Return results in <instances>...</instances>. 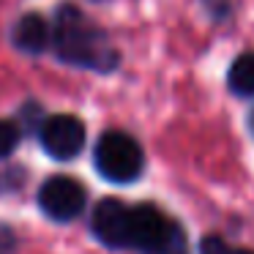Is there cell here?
I'll list each match as a JSON object with an SVG mask.
<instances>
[{"label":"cell","instance_id":"obj_1","mask_svg":"<svg viewBox=\"0 0 254 254\" xmlns=\"http://www.w3.org/2000/svg\"><path fill=\"white\" fill-rule=\"evenodd\" d=\"M55 50L71 66L112 71L118 66V52L107 44V36L74 6H63L58 11Z\"/></svg>","mask_w":254,"mask_h":254},{"label":"cell","instance_id":"obj_2","mask_svg":"<svg viewBox=\"0 0 254 254\" xmlns=\"http://www.w3.org/2000/svg\"><path fill=\"white\" fill-rule=\"evenodd\" d=\"M131 249L142 254H189L183 227L148 202L131 208Z\"/></svg>","mask_w":254,"mask_h":254},{"label":"cell","instance_id":"obj_3","mask_svg":"<svg viewBox=\"0 0 254 254\" xmlns=\"http://www.w3.org/2000/svg\"><path fill=\"white\" fill-rule=\"evenodd\" d=\"M93 164L110 183H134L142 175L145 156L139 142L126 131H104L93 148Z\"/></svg>","mask_w":254,"mask_h":254},{"label":"cell","instance_id":"obj_4","mask_svg":"<svg viewBox=\"0 0 254 254\" xmlns=\"http://www.w3.org/2000/svg\"><path fill=\"white\" fill-rule=\"evenodd\" d=\"M88 202L85 186L71 175H52L39 189V205L52 221H71Z\"/></svg>","mask_w":254,"mask_h":254},{"label":"cell","instance_id":"obj_5","mask_svg":"<svg viewBox=\"0 0 254 254\" xmlns=\"http://www.w3.org/2000/svg\"><path fill=\"white\" fill-rule=\"evenodd\" d=\"M41 148L58 161H68L85 148V123L77 115H50L39 128Z\"/></svg>","mask_w":254,"mask_h":254},{"label":"cell","instance_id":"obj_6","mask_svg":"<svg viewBox=\"0 0 254 254\" xmlns=\"http://www.w3.org/2000/svg\"><path fill=\"white\" fill-rule=\"evenodd\" d=\"M90 230L104 246L131 249V208L121 199H101L90 216Z\"/></svg>","mask_w":254,"mask_h":254},{"label":"cell","instance_id":"obj_7","mask_svg":"<svg viewBox=\"0 0 254 254\" xmlns=\"http://www.w3.org/2000/svg\"><path fill=\"white\" fill-rule=\"evenodd\" d=\"M14 44L17 50H22L25 55H39L50 47L52 41V30L47 25V19L41 14H25V17L17 19L14 25Z\"/></svg>","mask_w":254,"mask_h":254},{"label":"cell","instance_id":"obj_8","mask_svg":"<svg viewBox=\"0 0 254 254\" xmlns=\"http://www.w3.org/2000/svg\"><path fill=\"white\" fill-rule=\"evenodd\" d=\"M227 85L238 96H254V52H243L232 61Z\"/></svg>","mask_w":254,"mask_h":254},{"label":"cell","instance_id":"obj_9","mask_svg":"<svg viewBox=\"0 0 254 254\" xmlns=\"http://www.w3.org/2000/svg\"><path fill=\"white\" fill-rule=\"evenodd\" d=\"M19 145V128L14 121H3L0 118V159H6L17 150Z\"/></svg>","mask_w":254,"mask_h":254},{"label":"cell","instance_id":"obj_10","mask_svg":"<svg viewBox=\"0 0 254 254\" xmlns=\"http://www.w3.org/2000/svg\"><path fill=\"white\" fill-rule=\"evenodd\" d=\"M199 254H254V252H246V249H232V246H227L221 238L210 235V238H205V241H202Z\"/></svg>","mask_w":254,"mask_h":254},{"label":"cell","instance_id":"obj_11","mask_svg":"<svg viewBox=\"0 0 254 254\" xmlns=\"http://www.w3.org/2000/svg\"><path fill=\"white\" fill-rule=\"evenodd\" d=\"M249 131L254 134V110H252V115H249Z\"/></svg>","mask_w":254,"mask_h":254}]
</instances>
